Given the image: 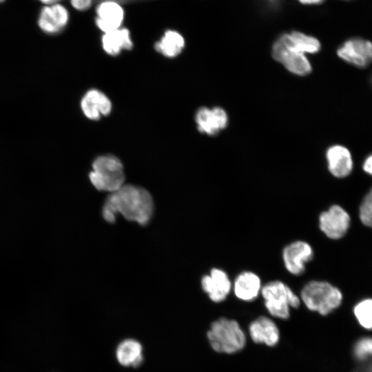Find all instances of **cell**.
Here are the masks:
<instances>
[{"label":"cell","mask_w":372,"mask_h":372,"mask_svg":"<svg viewBox=\"0 0 372 372\" xmlns=\"http://www.w3.org/2000/svg\"><path fill=\"white\" fill-rule=\"evenodd\" d=\"M198 130L207 135H216L227 127L228 117L226 112L220 107L200 108L195 116Z\"/></svg>","instance_id":"12"},{"label":"cell","mask_w":372,"mask_h":372,"mask_svg":"<svg viewBox=\"0 0 372 372\" xmlns=\"http://www.w3.org/2000/svg\"><path fill=\"white\" fill-rule=\"evenodd\" d=\"M363 169L366 173L372 175V154L365 160Z\"/></svg>","instance_id":"26"},{"label":"cell","mask_w":372,"mask_h":372,"mask_svg":"<svg viewBox=\"0 0 372 372\" xmlns=\"http://www.w3.org/2000/svg\"><path fill=\"white\" fill-rule=\"evenodd\" d=\"M42 3L47 4V5H53L55 3H57V2L60 0H40Z\"/></svg>","instance_id":"29"},{"label":"cell","mask_w":372,"mask_h":372,"mask_svg":"<svg viewBox=\"0 0 372 372\" xmlns=\"http://www.w3.org/2000/svg\"><path fill=\"white\" fill-rule=\"evenodd\" d=\"M286 34L291 45L302 54L316 53L320 49V41L312 36L298 31H293Z\"/></svg>","instance_id":"21"},{"label":"cell","mask_w":372,"mask_h":372,"mask_svg":"<svg viewBox=\"0 0 372 372\" xmlns=\"http://www.w3.org/2000/svg\"><path fill=\"white\" fill-rule=\"evenodd\" d=\"M4 1V0H0V2H2V1Z\"/></svg>","instance_id":"30"},{"label":"cell","mask_w":372,"mask_h":372,"mask_svg":"<svg viewBox=\"0 0 372 372\" xmlns=\"http://www.w3.org/2000/svg\"><path fill=\"white\" fill-rule=\"evenodd\" d=\"M300 298L309 311L327 316L341 304L342 294L328 282L311 280L303 286Z\"/></svg>","instance_id":"3"},{"label":"cell","mask_w":372,"mask_h":372,"mask_svg":"<svg viewBox=\"0 0 372 372\" xmlns=\"http://www.w3.org/2000/svg\"><path fill=\"white\" fill-rule=\"evenodd\" d=\"M90 180L99 191L114 192L125 184V174L121 161L111 154L97 157L92 163Z\"/></svg>","instance_id":"5"},{"label":"cell","mask_w":372,"mask_h":372,"mask_svg":"<svg viewBox=\"0 0 372 372\" xmlns=\"http://www.w3.org/2000/svg\"><path fill=\"white\" fill-rule=\"evenodd\" d=\"M354 372H372V362L362 364L358 367Z\"/></svg>","instance_id":"27"},{"label":"cell","mask_w":372,"mask_h":372,"mask_svg":"<svg viewBox=\"0 0 372 372\" xmlns=\"http://www.w3.org/2000/svg\"><path fill=\"white\" fill-rule=\"evenodd\" d=\"M97 26L105 33L118 29L123 19V10L117 3L105 1L97 9Z\"/></svg>","instance_id":"17"},{"label":"cell","mask_w":372,"mask_h":372,"mask_svg":"<svg viewBox=\"0 0 372 372\" xmlns=\"http://www.w3.org/2000/svg\"><path fill=\"white\" fill-rule=\"evenodd\" d=\"M70 1L72 6L79 10H87L92 4V0H70Z\"/></svg>","instance_id":"25"},{"label":"cell","mask_w":372,"mask_h":372,"mask_svg":"<svg viewBox=\"0 0 372 372\" xmlns=\"http://www.w3.org/2000/svg\"><path fill=\"white\" fill-rule=\"evenodd\" d=\"M324 0H298V1L305 5H316L324 2Z\"/></svg>","instance_id":"28"},{"label":"cell","mask_w":372,"mask_h":372,"mask_svg":"<svg viewBox=\"0 0 372 372\" xmlns=\"http://www.w3.org/2000/svg\"><path fill=\"white\" fill-rule=\"evenodd\" d=\"M116 357L123 366L138 367L143 361V347L136 340L125 339L117 346Z\"/></svg>","instance_id":"18"},{"label":"cell","mask_w":372,"mask_h":372,"mask_svg":"<svg viewBox=\"0 0 372 372\" xmlns=\"http://www.w3.org/2000/svg\"><path fill=\"white\" fill-rule=\"evenodd\" d=\"M337 54L347 63L365 68L372 62V43L361 38H352L338 49Z\"/></svg>","instance_id":"9"},{"label":"cell","mask_w":372,"mask_h":372,"mask_svg":"<svg viewBox=\"0 0 372 372\" xmlns=\"http://www.w3.org/2000/svg\"><path fill=\"white\" fill-rule=\"evenodd\" d=\"M354 313L362 327L372 329V299L360 302L354 308Z\"/></svg>","instance_id":"22"},{"label":"cell","mask_w":372,"mask_h":372,"mask_svg":"<svg viewBox=\"0 0 372 372\" xmlns=\"http://www.w3.org/2000/svg\"><path fill=\"white\" fill-rule=\"evenodd\" d=\"M262 287L260 277L250 271L238 273L232 284L235 296L245 302L256 300L260 294Z\"/></svg>","instance_id":"14"},{"label":"cell","mask_w":372,"mask_h":372,"mask_svg":"<svg viewBox=\"0 0 372 372\" xmlns=\"http://www.w3.org/2000/svg\"><path fill=\"white\" fill-rule=\"evenodd\" d=\"M207 338L211 348L218 353L235 354L243 350L247 344L246 334L239 322L225 317L211 323Z\"/></svg>","instance_id":"2"},{"label":"cell","mask_w":372,"mask_h":372,"mask_svg":"<svg viewBox=\"0 0 372 372\" xmlns=\"http://www.w3.org/2000/svg\"><path fill=\"white\" fill-rule=\"evenodd\" d=\"M260 294L269 315L280 320H288L291 309H298L300 306V297L280 280H272L265 284Z\"/></svg>","instance_id":"4"},{"label":"cell","mask_w":372,"mask_h":372,"mask_svg":"<svg viewBox=\"0 0 372 372\" xmlns=\"http://www.w3.org/2000/svg\"><path fill=\"white\" fill-rule=\"evenodd\" d=\"M353 354L359 360L372 357V338L366 337L359 340L353 347Z\"/></svg>","instance_id":"23"},{"label":"cell","mask_w":372,"mask_h":372,"mask_svg":"<svg viewBox=\"0 0 372 372\" xmlns=\"http://www.w3.org/2000/svg\"><path fill=\"white\" fill-rule=\"evenodd\" d=\"M81 107L84 115L89 119L98 120L111 112L112 103L101 91L90 90L83 96Z\"/></svg>","instance_id":"13"},{"label":"cell","mask_w":372,"mask_h":372,"mask_svg":"<svg viewBox=\"0 0 372 372\" xmlns=\"http://www.w3.org/2000/svg\"><path fill=\"white\" fill-rule=\"evenodd\" d=\"M102 45L105 52L112 56L117 55L123 50H130L133 45L130 32L126 28H118L105 33Z\"/></svg>","instance_id":"19"},{"label":"cell","mask_w":372,"mask_h":372,"mask_svg":"<svg viewBox=\"0 0 372 372\" xmlns=\"http://www.w3.org/2000/svg\"><path fill=\"white\" fill-rule=\"evenodd\" d=\"M272 56L278 62L282 63L290 72L304 76L312 70L311 65L302 54L295 50L289 43L287 34L280 35L272 46Z\"/></svg>","instance_id":"6"},{"label":"cell","mask_w":372,"mask_h":372,"mask_svg":"<svg viewBox=\"0 0 372 372\" xmlns=\"http://www.w3.org/2000/svg\"><path fill=\"white\" fill-rule=\"evenodd\" d=\"M350 216L340 206L334 205L322 211L319 216L320 230L329 238H341L347 231Z\"/></svg>","instance_id":"8"},{"label":"cell","mask_w":372,"mask_h":372,"mask_svg":"<svg viewBox=\"0 0 372 372\" xmlns=\"http://www.w3.org/2000/svg\"><path fill=\"white\" fill-rule=\"evenodd\" d=\"M185 41L176 31H167L161 39L155 44V49L163 56L173 58L180 54L184 48Z\"/></svg>","instance_id":"20"},{"label":"cell","mask_w":372,"mask_h":372,"mask_svg":"<svg viewBox=\"0 0 372 372\" xmlns=\"http://www.w3.org/2000/svg\"><path fill=\"white\" fill-rule=\"evenodd\" d=\"M154 200L145 189L131 184H124L107 197L103 207V218L108 223L115 221L121 214L126 220L146 225L154 213Z\"/></svg>","instance_id":"1"},{"label":"cell","mask_w":372,"mask_h":372,"mask_svg":"<svg viewBox=\"0 0 372 372\" xmlns=\"http://www.w3.org/2000/svg\"><path fill=\"white\" fill-rule=\"evenodd\" d=\"M249 335L256 344L269 347L277 345L280 339V332L276 322L270 318L260 316L252 320L248 326Z\"/></svg>","instance_id":"11"},{"label":"cell","mask_w":372,"mask_h":372,"mask_svg":"<svg viewBox=\"0 0 372 372\" xmlns=\"http://www.w3.org/2000/svg\"><path fill=\"white\" fill-rule=\"evenodd\" d=\"M328 169L337 178L347 176L352 171L353 161L349 149L342 145H333L327 152Z\"/></svg>","instance_id":"16"},{"label":"cell","mask_w":372,"mask_h":372,"mask_svg":"<svg viewBox=\"0 0 372 372\" xmlns=\"http://www.w3.org/2000/svg\"><path fill=\"white\" fill-rule=\"evenodd\" d=\"M313 249L309 242L300 240L287 245L282 253L285 269L294 276L304 272L306 265L313 259Z\"/></svg>","instance_id":"7"},{"label":"cell","mask_w":372,"mask_h":372,"mask_svg":"<svg viewBox=\"0 0 372 372\" xmlns=\"http://www.w3.org/2000/svg\"><path fill=\"white\" fill-rule=\"evenodd\" d=\"M68 12L66 8L59 3L45 6L42 8L39 18L40 28L48 34L60 32L67 24Z\"/></svg>","instance_id":"15"},{"label":"cell","mask_w":372,"mask_h":372,"mask_svg":"<svg viewBox=\"0 0 372 372\" xmlns=\"http://www.w3.org/2000/svg\"><path fill=\"white\" fill-rule=\"evenodd\" d=\"M201 286L209 298L215 303L225 300L232 289V282L227 273L216 267L202 278Z\"/></svg>","instance_id":"10"},{"label":"cell","mask_w":372,"mask_h":372,"mask_svg":"<svg viewBox=\"0 0 372 372\" xmlns=\"http://www.w3.org/2000/svg\"><path fill=\"white\" fill-rule=\"evenodd\" d=\"M360 217L364 225L372 227V189L366 195L360 205Z\"/></svg>","instance_id":"24"}]
</instances>
